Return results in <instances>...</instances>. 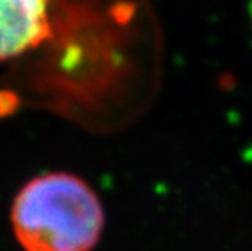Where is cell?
I'll use <instances>...</instances> for the list:
<instances>
[{
    "label": "cell",
    "instance_id": "obj_1",
    "mask_svg": "<svg viewBox=\"0 0 252 251\" xmlns=\"http://www.w3.org/2000/svg\"><path fill=\"white\" fill-rule=\"evenodd\" d=\"M10 225L23 251H93L103 237L106 215L103 202L83 178L52 172L18 189Z\"/></svg>",
    "mask_w": 252,
    "mask_h": 251
},
{
    "label": "cell",
    "instance_id": "obj_2",
    "mask_svg": "<svg viewBox=\"0 0 252 251\" xmlns=\"http://www.w3.org/2000/svg\"><path fill=\"white\" fill-rule=\"evenodd\" d=\"M51 36L49 0H0V62L36 49Z\"/></svg>",
    "mask_w": 252,
    "mask_h": 251
}]
</instances>
